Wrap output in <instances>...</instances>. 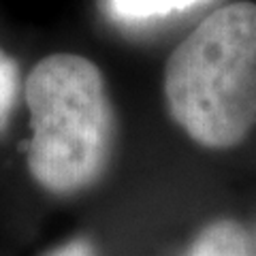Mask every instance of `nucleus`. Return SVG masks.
Segmentation results:
<instances>
[{
    "label": "nucleus",
    "mask_w": 256,
    "mask_h": 256,
    "mask_svg": "<svg viewBox=\"0 0 256 256\" xmlns=\"http://www.w3.org/2000/svg\"><path fill=\"white\" fill-rule=\"evenodd\" d=\"M32 143L28 169L38 186L73 194L102 175L114 146V109L94 62L54 54L26 79Z\"/></svg>",
    "instance_id": "f03ea898"
},
{
    "label": "nucleus",
    "mask_w": 256,
    "mask_h": 256,
    "mask_svg": "<svg viewBox=\"0 0 256 256\" xmlns=\"http://www.w3.org/2000/svg\"><path fill=\"white\" fill-rule=\"evenodd\" d=\"M15 96H18V68L11 58L0 52V130L11 116Z\"/></svg>",
    "instance_id": "39448f33"
},
{
    "label": "nucleus",
    "mask_w": 256,
    "mask_h": 256,
    "mask_svg": "<svg viewBox=\"0 0 256 256\" xmlns=\"http://www.w3.org/2000/svg\"><path fill=\"white\" fill-rule=\"evenodd\" d=\"M164 96L196 143H242L256 126V4L233 2L207 15L166 62Z\"/></svg>",
    "instance_id": "f257e3e1"
},
{
    "label": "nucleus",
    "mask_w": 256,
    "mask_h": 256,
    "mask_svg": "<svg viewBox=\"0 0 256 256\" xmlns=\"http://www.w3.org/2000/svg\"><path fill=\"white\" fill-rule=\"evenodd\" d=\"M186 256H250V239L235 220H216L205 226Z\"/></svg>",
    "instance_id": "7ed1b4c3"
},
{
    "label": "nucleus",
    "mask_w": 256,
    "mask_h": 256,
    "mask_svg": "<svg viewBox=\"0 0 256 256\" xmlns=\"http://www.w3.org/2000/svg\"><path fill=\"white\" fill-rule=\"evenodd\" d=\"M203 0H109L114 18L122 22H150L171 13L186 11Z\"/></svg>",
    "instance_id": "20e7f679"
},
{
    "label": "nucleus",
    "mask_w": 256,
    "mask_h": 256,
    "mask_svg": "<svg viewBox=\"0 0 256 256\" xmlns=\"http://www.w3.org/2000/svg\"><path fill=\"white\" fill-rule=\"evenodd\" d=\"M47 256H94V250L86 239H73V242L60 246L58 250H54Z\"/></svg>",
    "instance_id": "423d86ee"
}]
</instances>
